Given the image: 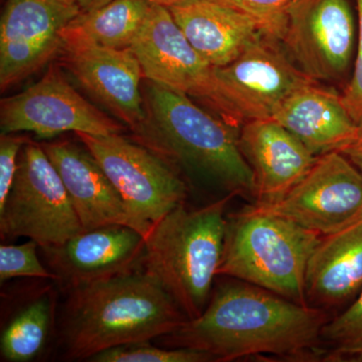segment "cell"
<instances>
[{
	"instance_id": "cell-14",
	"label": "cell",
	"mask_w": 362,
	"mask_h": 362,
	"mask_svg": "<svg viewBox=\"0 0 362 362\" xmlns=\"http://www.w3.org/2000/svg\"><path fill=\"white\" fill-rule=\"evenodd\" d=\"M144 246L145 238L134 228L111 225L84 230L42 251L57 281L69 290L138 270Z\"/></svg>"
},
{
	"instance_id": "cell-24",
	"label": "cell",
	"mask_w": 362,
	"mask_h": 362,
	"mask_svg": "<svg viewBox=\"0 0 362 362\" xmlns=\"http://www.w3.org/2000/svg\"><path fill=\"white\" fill-rule=\"evenodd\" d=\"M94 362H209L213 357L199 350L183 347L153 346L149 341L130 343L105 350L90 359Z\"/></svg>"
},
{
	"instance_id": "cell-12",
	"label": "cell",
	"mask_w": 362,
	"mask_h": 362,
	"mask_svg": "<svg viewBox=\"0 0 362 362\" xmlns=\"http://www.w3.org/2000/svg\"><path fill=\"white\" fill-rule=\"evenodd\" d=\"M129 47L150 82L199 98L221 114L214 66L188 42L168 8L150 6Z\"/></svg>"
},
{
	"instance_id": "cell-26",
	"label": "cell",
	"mask_w": 362,
	"mask_h": 362,
	"mask_svg": "<svg viewBox=\"0 0 362 362\" xmlns=\"http://www.w3.org/2000/svg\"><path fill=\"white\" fill-rule=\"evenodd\" d=\"M247 14L261 25L262 30L275 37L286 7L292 0H216Z\"/></svg>"
},
{
	"instance_id": "cell-22",
	"label": "cell",
	"mask_w": 362,
	"mask_h": 362,
	"mask_svg": "<svg viewBox=\"0 0 362 362\" xmlns=\"http://www.w3.org/2000/svg\"><path fill=\"white\" fill-rule=\"evenodd\" d=\"M54 302L52 293L45 292L13 317L0 339L4 361L28 362L39 356L51 330Z\"/></svg>"
},
{
	"instance_id": "cell-15",
	"label": "cell",
	"mask_w": 362,
	"mask_h": 362,
	"mask_svg": "<svg viewBox=\"0 0 362 362\" xmlns=\"http://www.w3.org/2000/svg\"><path fill=\"white\" fill-rule=\"evenodd\" d=\"M64 65L78 84L137 133L147 122L141 65L130 47L85 45L62 49Z\"/></svg>"
},
{
	"instance_id": "cell-28",
	"label": "cell",
	"mask_w": 362,
	"mask_h": 362,
	"mask_svg": "<svg viewBox=\"0 0 362 362\" xmlns=\"http://www.w3.org/2000/svg\"><path fill=\"white\" fill-rule=\"evenodd\" d=\"M23 143V138L13 134H1L0 137V206L6 202L13 185Z\"/></svg>"
},
{
	"instance_id": "cell-25",
	"label": "cell",
	"mask_w": 362,
	"mask_h": 362,
	"mask_svg": "<svg viewBox=\"0 0 362 362\" xmlns=\"http://www.w3.org/2000/svg\"><path fill=\"white\" fill-rule=\"evenodd\" d=\"M39 245L30 240L23 245L0 247V283L18 277L52 279L57 276L47 270L37 256Z\"/></svg>"
},
{
	"instance_id": "cell-16",
	"label": "cell",
	"mask_w": 362,
	"mask_h": 362,
	"mask_svg": "<svg viewBox=\"0 0 362 362\" xmlns=\"http://www.w3.org/2000/svg\"><path fill=\"white\" fill-rule=\"evenodd\" d=\"M84 230L100 226H130L146 238L151 228L131 214L118 190L87 148L68 141L42 143Z\"/></svg>"
},
{
	"instance_id": "cell-23",
	"label": "cell",
	"mask_w": 362,
	"mask_h": 362,
	"mask_svg": "<svg viewBox=\"0 0 362 362\" xmlns=\"http://www.w3.org/2000/svg\"><path fill=\"white\" fill-rule=\"evenodd\" d=\"M326 361H362V289L349 308L331 318L321 333Z\"/></svg>"
},
{
	"instance_id": "cell-2",
	"label": "cell",
	"mask_w": 362,
	"mask_h": 362,
	"mask_svg": "<svg viewBox=\"0 0 362 362\" xmlns=\"http://www.w3.org/2000/svg\"><path fill=\"white\" fill-rule=\"evenodd\" d=\"M66 291L61 337L66 357L73 361L165 337L187 320L165 289L141 270Z\"/></svg>"
},
{
	"instance_id": "cell-18",
	"label": "cell",
	"mask_w": 362,
	"mask_h": 362,
	"mask_svg": "<svg viewBox=\"0 0 362 362\" xmlns=\"http://www.w3.org/2000/svg\"><path fill=\"white\" fill-rule=\"evenodd\" d=\"M271 119L296 136L315 156L342 152L361 128L350 116L341 95L316 82L293 92Z\"/></svg>"
},
{
	"instance_id": "cell-30",
	"label": "cell",
	"mask_w": 362,
	"mask_h": 362,
	"mask_svg": "<svg viewBox=\"0 0 362 362\" xmlns=\"http://www.w3.org/2000/svg\"><path fill=\"white\" fill-rule=\"evenodd\" d=\"M112 0H76L81 11H89L109 4Z\"/></svg>"
},
{
	"instance_id": "cell-10",
	"label": "cell",
	"mask_w": 362,
	"mask_h": 362,
	"mask_svg": "<svg viewBox=\"0 0 362 362\" xmlns=\"http://www.w3.org/2000/svg\"><path fill=\"white\" fill-rule=\"evenodd\" d=\"M1 134L32 132L47 139L64 132L121 134L122 124L107 116L76 90L56 69L35 84L0 103Z\"/></svg>"
},
{
	"instance_id": "cell-1",
	"label": "cell",
	"mask_w": 362,
	"mask_h": 362,
	"mask_svg": "<svg viewBox=\"0 0 362 362\" xmlns=\"http://www.w3.org/2000/svg\"><path fill=\"white\" fill-rule=\"evenodd\" d=\"M330 319L328 311L237 280L218 286L201 315L160 338L166 346L199 350L218 362L259 356L326 361L321 333Z\"/></svg>"
},
{
	"instance_id": "cell-31",
	"label": "cell",
	"mask_w": 362,
	"mask_h": 362,
	"mask_svg": "<svg viewBox=\"0 0 362 362\" xmlns=\"http://www.w3.org/2000/svg\"><path fill=\"white\" fill-rule=\"evenodd\" d=\"M145 1L148 2L150 6H159L171 8V7L180 6V4H185V2L190 1V0H145Z\"/></svg>"
},
{
	"instance_id": "cell-9",
	"label": "cell",
	"mask_w": 362,
	"mask_h": 362,
	"mask_svg": "<svg viewBox=\"0 0 362 362\" xmlns=\"http://www.w3.org/2000/svg\"><path fill=\"white\" fill-rule=\"evenodd\" d=\"M274 37L307 78L339 80L351 63L356 37L349 0H292Z\"/></svg>"
},
{
	"instance_id": "cell-20",
	"label": "cell",
	"mask_w": 362,
	"mask_h": 362,
	"mask_svg": "<svg viewBox=\"0 0 362 362\" xmlns=\"http://www.w3.org/2000/svg\"><path fill=\"white\" fill-rule=\"evenodd\" d=\"M188 42L214 68L228 65L263 32L256 20L216 0L168 8Z\"/></svg>"
},
{
	"instance_id": "cell-13",
	"label": "cell",
	"mask_w": 362,
	"mask_h": 362,
	"mask_svg": "<svg viewBox=\"0 0 362 362\" xmlns=\"http://www.w3.org/2000/svg\"><path fill=\"white\" fill-rule=\"evenodd\" d=\"M82 13L76 0H6L0 21V87H13L62 49V30Z\"/></svg>"
},
{
	"instance_id": "cell-8",
	"label": "cell",
	"mask_w": 362,
	"mask_h": 362,
	"mask_svg": "<svg viewBox=\"0 0 362 362\" xmlns=\"http://www.w3.org/2000/svg\"><path fill=\"white\" fill-rule=\"evenodd\" d=\"M118 190L131 214L150 226L185 204L187 187L165 158L121 134L76 133Z\"/></svg>"
},
{
	"instance_id": "cell-21",
	"label": "cell",
	"mask_w": 362,
	"mask_h": 362,
	"mask_svg": "<svg viewBox=\"0 0 362 362\" xmlns=\"http://www.w3.org/2000/svg\"><path fill=\"white\" fill-rule=\"evenodd\" d=\"M149 7L145 0H112L99 8L82 11L62 30V49L85 45L129 47Z\"/></svg>"
},
{
	"instance_id": "cell-6",
	"label": "cell",
	"mask_w": 362,
	"mask_h": 362,
	"mask_svg": "<svg viewBox=\"0 0 362 362\" xmlns=\"http://www.w3.org/2000/svg\"><path fill=\"white\" fill-rule=\"evenodd\" d=\"M84 232L63 180L42 144L25 143L13 185L0 206V237H25L42 250Z\"/></svg>"
},
{
	"instance_id": "cell-17",
	"label": "cell",
	"mask_w": 362,
	"mask_h": 362,
	"mask_svg": "<svg viewBox=\"0 0 362 362\" xmlns=\"http://www.w3.org/2000/svg\"><path fill=\"white\" fill-rule=\"evenodd\" d=\"M239 145L252 169L256 204L278 201L308 173L318 158L273 119L243 124Z\"/></svg>"
},
{
	"instance_id": "cell-5",
	"label": "cell",
	"mask_w": 362,
	"mask_h": 362,
	"mask_svg": "<svg viewBox=\"0 0 362 362\" xmlns=\"http://www.w3.org/2000/svg\"><path fill=\"white\" fill-rule=\"evenodd\" d=\"M321 237L256 204L245 207L226 216L218 276L244 281L307 305V265Z\"/></svg>"
},
{
	"instance_id": "cell-29",
	"label": "cell",
	"mask_w": 362,
	"mask_h": 362,
	"mask_svg": "<svg viewBox=\"0 0 362 362\" xmlns=\"http://www.w3.org/2000/svg\"><path fill=\"white\" fill-rule=\"evenodd\" d=\"M342 153L349 157L362 175V126L356 139L343 150Z\"/></svg>"
},
{
	"instance_id": "cell-19",
	"label": "cell",
	"mask_w": 362,
	"mask_h": 362,
	"mask_svg": "<svg viewBox=\"0 0 362 362\" xmlns=\"http://www.w3.org/2000/svg\"><path fill=\"white\" fill-rule=\"evenodd\" d=\"M362 289V214L337 232L322 235L309 259L305 279L308 306L329 312Z\"/></svg>"
},
{
	"instance_id": "cell-32",
	"label": "cell",
	"mask_w": 362,
	"mask_h": 362,
	"mask_svg": "<svg viewBox=\"0 0 362 362\" xmlns=\"http://www.w3.org/2000/svg\"><path fill=\"white\" fill-rule=\"evenodd\" d=\"M361 362H362V361H361Z\"/></svg>"
},
{
	"instance_id": "cell-3",
	"label": "cell",
	"mask_w": 362,
	"mask_h": 362,
	"mask_svg": "<svg viewBox=\"0 0 362 362\" xmlns=\"http://www.w3.org/2000/svg\"><path fill=\"white\" fill-rule=\"evenodd\" d=\"M150 117L136 135L162 157H171L230 194L254 197L252 169L243 156L237 126L209 115L189 96L150 82Z\"/></svg>"
},
{
	"instance_id": "cell-4",
	"label": "cell",
	"mask_w": 362,
	"mask_h": 362,
	"mask_svg": "<svg viewBox=\"0 0 362 362\" xmlns=\"http://www.w3.org/2000/svg\"><path fill=\"white\" fill-rule=\"evenodd\" d=\"M197 209L185 204L152 226L139 268L173 297L187 319L201 315L218 277L226 233V209L232 197Z\"/></svg>"
},
{
	"instance_id": "cell-11",
	"label": "cell",
	"mask_w": 362,
	"mask_h": 362,
	"mask_svg": "<svg viewBox=\"0 0 362 362\" xmlns=\"http://www.w3.org/2000/svg\"><path fill=\"white\" fill-rule=\"evenodd\" d=\"M255 204L327 235L362 214V175L342 152H329L318 156L308 173L278 201Z\"/></svg>"
},
{
	"instance_id": "cell-27",
	"label": "cell",
	"mask_w": 362,
	"mask_h": 362,
	"mask_svg": "<svg viewBox=\"0 0 362 362\" xmlns=\"http://www.w3.org/2000/svg\"><path fill=\"white\" fill-rule=\"evenodd\" d=\"M358 13V45L354 74L341 95L343 104L356 124L362 126V0H356Z\"/></svg>"
},
{
	"instance_id": "cell-7",
	"label": "cell",
	"mask_w": 362,
	"mask_h": 362,
	"mask_svg": "<svg viewBox=\"0 0 362 362\" xmlns=\"http://www.w3.org/2000/svg\"><path fill=\"white\" fill-rule=\"evenodd\" d=\"M221 115L237 126L271 119L293 92L314 82L302 73L275 37L262 32L228 65L214 68Z\"/></svg>"
}]
</instances>
